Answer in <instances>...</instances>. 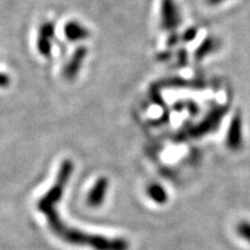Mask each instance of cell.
I'll return each mask as SVG.
<instances>
[{"label":"cell","instance_id":"6da1fadb","mask_svg":"<svg viewBox=\"0 0 250 250\" xmlns=\"http://www.w3.org/2000/svg\"><path fill=\"white\" fill-rule=\"evenodd\" d=\"M74 170V165L70 159H65L61 164L57 177L50 189L37 202L36 208L41 213L44 215L50 229L62 242L70 243L73 246L88 247L94 250H129L130 243L127 240L122 237H107L98 234H90L67 226L62 221L58 212V203L61 202L70 182L72 173Z\"/></svg>","mask_w":250,"mask_h":250},{"label":"cell","instance_id":"52a82bcc","mask_svg":"<svg viewBox=\"0 0 250 250\" xmlns=\"http://www.w3.org/2000/svg\"><path fill=\"white\" fill-rule=\"evenodd\" d=\"M236 232L243 240L250 243V223L249 221H241L236 226Z\"/></svg>","mask_w":250,"mask_h":250},{"label":"cell","instance_id":"5b68a950","mask_svg":"<svg viewBox=\"0 0 250 250\" xmlns=\"http://www.w3.org/2000/svg\"><path fill=\"white\" fill-rule=\"evenodd\" d=\"M64 35L70 42H79L88 39L90 33L86 26L78 21H68L64 26Z\"/></svg>","mask_w":250,"mask_h":250},{"label":"cell","instance_id":"7a4b0ae2","mask_svg":"<svg viewBox=\"0 0 250 250\" xmlns=\"http://www.w3.org/2000/svg\"><path fill=\"white\" fill-rule=\"evenodd\" d=\"M55 37V24L52 21H45L40 27L39 37H37L36 48L40 55L43 57H50L52 51V42Z\"/></svg>","mask_w":250,"mask_h":250},{"label":"cell","instance_id":"8992f818","mask_svg":"<svg viewBox=\"0 0 250 250\" xmlns=\"http://www.w3.org/2000/svg\"><path fill=\"white\" fill-rule=\"evenodd\" d=\"M147 195L153 202L158 203V204H165L168 201V195L166 190L162 188L160 184L153 183L147 188Z\"/></svg>","mask_w":250,"mask_h":250},{"label":"cell","instance_id":"277c9868","mask_svg":"<svg viewBox=\"0 0 250 250\" xmlns=\"http://www.w3.org/2000/svg\"><path fill=\"white\" fill-rule=\"evenodd\" d=\"M108 187V179H105V177H100V179L95 182V184H94L92 189H90V191L88 192V196H87V204H88L90 208H99V206H101L102 203L104 202L105 196H107Z\"/></svg>","mask_w":250,"mask_h":250},{"label":"cell","instance_id":"3957f363","mask_svg":"<svg viewBox=\"0 0 250 250\" xmlns=\"http://www.w3.org/2000/svg\"><path fill=\"white\" fill-rule=\"evenodd\" d=\"M87 55H88V49L86 46H79V48L76 49L70 61L67 62V64L62 68V77H64V79L68 81L76 79Z\"/></svg>","mask_w":250,"mask_h":250},{"label":"cell","instance_id":"ba28073f","mask_svg":"<svg viewBox=\"0 0 250 250\" xmlns=\"http://www.w3.org/2000/svg\"><path fill=\"white\" fill-rule=\"evenodd\" d=\"M11 85V77L5 72H0V88H7Z\"/></svg>","mask_w":250,"mask_h":250}]
</instances>
